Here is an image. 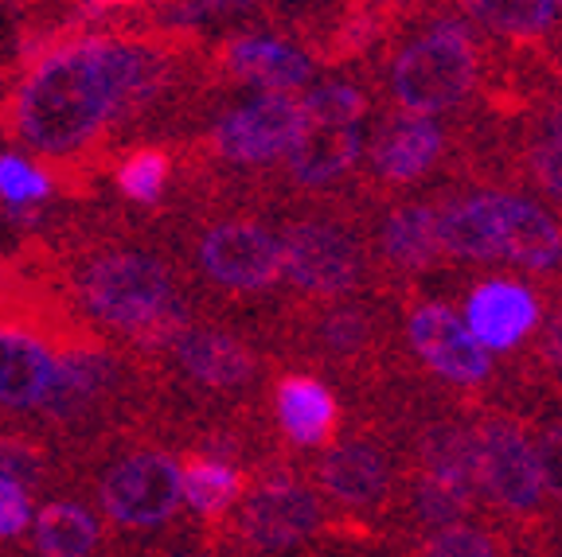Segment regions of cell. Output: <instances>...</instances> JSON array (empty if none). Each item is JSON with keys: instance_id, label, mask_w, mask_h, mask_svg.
Instances as JSON below:
<instances>
[{"instance_id": "cell-6", "label": "cell", "mask_w": 562, "mask_h": 557, "mask_svg": "<svg viewBox=\"0 0 562 557\" xmlns=\"http://www.w3.org/2000/svg\"><path fill=\"white\" fill-rule=\"evenodd\" d=\"M406 351L418 359L441 386L465 398H484L496 390V363L481 348L469 323L453 305L438 296H411L403 308Z\"/></svg>"}, {"instance_id": "cell-28", "label": "cell", "mask_w": 562, "mask_h": 557, "mask_svg": "<svg viewBox=\"0 0 562 557\" xmlns=\"http://www.w3.org/2000/svg\"><path fill=\"white\" fill-rule=\"evenodd\" d=\"M414 554L430 557H496V554H516V542L508 531H501L488 519H461V523H446L438 531L422 534L411 542Z\"/></svg>"}, {"instance_id": "cell-7", "label": "cell", "mask_w": 562, "mask_h": 557, "mask_svg": "<svg viewBox=\"0 0 562 557\" xmlns=\"http://www.w3.org/2000/svg\"><path fill=\"white\" fill-rule=\"evenodd\" d=\"M98 507L122 531H160L184 507V464L160 448H137L105 464Z\"/></svg>"}, {"instance_id": "cell-26", "label": "cell", "mask_w": 562, "mask_h": 557, "mask_svg": "<svg viewBox=\"0 0 562 557\" xmlns=\"http://www.w3.org/2000/svg\"><path fill=\"white\" fill-rule=\"evenodd\" d=\"M32 549L44 557H87L102 546V523L79 499H52L32 514Z\"/></svg>"}, {"instance_id": "cell-20", "label": "cell", "mask_w": 562, "mask_h": 557, "mask_svg": "<svg viewBox=\"0 0 562 557\" xmlns=\"http://www.w3.org/2000/svg\"><path fill=\"white\" fill-rule=\"evenodd\" d=\"M363 129L360 125H305L293 148L285 152V175L301 192H325L340 180L360 172L363 160Z\"/></svg>"}, {"instance_id": "cell-36", "label": "cell", "mask_w": 562, "mask_h": 557, "mask_svg": "<svg viewBox=\"0 0 562 557\" xmlns=\"http://www.w3.org/2000/svg\"><path fill=\"white\" fill-rule=\"evenodd\" d=\"M551 55H554V67H559V75H562V32H559V39H554Z\"/></svg>"}, {"instance_id": "cell-25", "label": "cell", "mask_w": 562, "mask_h": 557, "mask_svg": "<svg viewBox=\"0 0 562 557\" xmlns=\"http://www.w3.org/2000/svg\"><path fill=\"white\" fill-rule=\"evenodd\" d=\"M55 375V348L16 323H0V406L35 410Z\"/></svg>"}, {"instance_id": "cell-9", "label": "cell", "mask_w": 562, "mask_h": 557, "mask_svg": "<svg viewBox=\"0 0 562 557\" xmlns=\"http://www.w3.org/2000/svg\"><path fill=\"white\" fill-rule=\"evenodd\" d=\"M403 464L395 444H386L383 433H351L321 448L316 461V488L321 499L336 511L360 519V514H391L403 484Z\"/></svg>"}, {"instance_id": "cell-2", "label": "cell", "mask_w": 562, "mask_h": 557, "mask_svg": "<svg viewBox=\"0 0 562 557\" xmlns=\"http://www.w3.org/2000/svg\"><path fill=\"white\" fill-rule=\"evenodd\" d=\"M411 32L386 39L383 90L391 110L403 114H457L488 79L496 39L461 12H411Z\"/></svg>"}, {"instance_id": "cell-23", "label": "cell", "mask_w": 562, "mask_h": 557, "mask_svg": "<svg viewBox=\"0 0 562 557\" xmlns=\"http://www.w3.org/2000/svg\"><path fill=\"white\" fill-rule=\"evenodd\" d=\"M273 418H278L281 436L293 448H325L336 441L340 429V406L328 383L316 375H281L273 386Z\"/></svg>"}, {"instance_id": "cell-35", "label": "cell", "mask_w": 562, "mask_h": 557, "mask_svg": "<svg viewBox=\"0 0 562 557\" xmlns=\"http://www.w3.org/2000/svg\"><path fill=\"white\" fill-rule=\"evenodd\" d=\"M368 4H375V9H383L391 20H403V16H411L418 4H426V0H368Z\"/></svg>"}, {"instance_id": "cell-37", "label": "cell", "mask_w": 562, "mask_h": 557, "mask_svg": "<svg viewBox=\"0 0 562 557\" xmlns=\"http://www.w3.org/2000/svg\"><path fill=\"white\" fill-rule=\"evenodd\" d=\"M554 4H559V9H562V0H554Z\"/></svg>"}, {"instance_id": "cell-13", "label": "cell", "mask_w": 562, "mask_h": 557, "mask_svg": "<svg viewBox=\"0 0 562 557\" xmlns=\"http://www.w3.org/2000/svg\"><path fill=\"white\" fill-rule=\"evenodd\" d=\"M325 531V499L293 476H266L238 507V538L262 554L297 549Z\"/></svg>"}, {"instance_id": "cell-10", "label": "cell", "mask_w": 562, "mask_h": 557, "mask_svg": "<svg viewBox=\"0 0 562 557\" xmlns=\"http://www.w3.org/2000/svg\"><path fill=\"white\" fill-rule=\"evenodd\" d=\"M195 270L235 296H262L281 281V238L258 218H220L195 238Z\"/></svg>"}, {"instance_id": "cell-3", "label": "cell", "mask_w": 562, "mask_h": 557, "mask_svg": "<svg viewBox=\"0 0 562 557\" xmlns=\"http://www.w3.org/2000/svg\"><path fill=\"white\" fill-rule=\"evenodd\" d=\"M473 433L484 519L512 538H551L559 514L547 496L531 421L512 410H484L473 418Z\"/></svg>"}, {"instance_id": "cell-38", "label": "cell", "mask_w": 562, "mask_h": 557, "mask_svg": "<svg viewBox=\"0 0 562 557\" xmlns=\"http://www.w3.org/2000/svg\"><path fill=\"white\" fill-rule=\"evenodd\" d=\"M559 211H562V203H559Z\"/></svg>"}, {"instance_id": "cell-1", "label": "cell", "mask_w": 562, "mask_h": 557, "mask_svg": "<svg viewBox=\"0 0 562 557\" xmlns=\"http://www.w3.org/2000/svg\"><path fill=\"white\" fill-rule=\"evenodd\" d=\"M168 59L125 35H82L35 59L9 102V129L27 152L67 160L130 117L165 82Z\"/></svg>"}, {"instance_id": "cell-18", "label": "cell", "mask_w": 562, "mask_h": 557, "mask_svg": "<svg viewBox=\"0 0 562 557\" xmlns=\"http://www.w3.org/2000/svg\"><path fill=\"white\" fill-rule=\"evenodd\" d=\"M438 207V238L446 258L457 265H504L501 258V187L476 183L469 192L434 200Z\"/></svg>"}, {"instance_id": "cell-32", "label": "cell", "mask_w": 562, "mask_h": 557, "mask_svg": "<svg viewBox=\"0 0 562 557\" xmlns=\"http://www.w3.org/2000/svg\"><path fill=\"white\" fill-rule=\"evenodd\" d=\"M524 378H531L527 386L543 383H562V305L554 308V316H543L539 331L531 336V359L524 366Z\"/></svg>"}, {"instance_id": "cell-12", "label": "cell", "mask_w": 562, "mask_h": 557, "mask_svg": "<svg viewBox=\"0 0 562 557\" xmlns=\"http://www.w3.org/2000/svg\"><path fill=\"white\" fill-rule=\"evenodd\" d=\"M391 340V320L375 300H321L305 323V355L340 375H375Z\"/></svg>"}, {"instance_id": "cell-17", "label": "cell", "mask_w": 562, "mask_h": 557, "mask_svg": "<svg viewBox=\"0 0 562 557\" xmlns=\"http://www.w3.org/2000/svg\"><path fill=\"white\" fill-rule=\"evenodd\" d=\"M168 355L188 383L203 386L211 394H238L246 386H255L258 378V355L250 351V343L220 328L180 323L168 336Z\"/></svg>"}, {"instance_id": "cell-22", "label": "cell", "mask_w": 562, "mask_h": 557, "mask_svg": "<svg viewBox=\"0 0 562 557\" xmlns=\"http://www.w3.org/2000/svg\"><path fill=\"white\" fill-rule=\"evenodd\" d=\"M406 468L426 471L434 479H446L465 496L481 503V484H476V433L473 421L461 418H430L414 429L406 444ZM484 511V503H481Z\"/></svg>"}, {"instance_id": "cell-34", "label": "cell", "mask_w": 562, "mask_h": 557, "mask_svg": "<svg viewBox=\"0 0 562 557\" xmlns=\"http://www.w3.org/2000/svg\"><path fill=\"white\" fill-rule=\"evenodd\" d=\"M32 488L24 479L12 476L9 468H0V542H12L20 534H27L32 526Z\"/></svg>"}, {"instance_id": "cell-8", "label": "cell", "mask_w": 562, "mask_h": 557, "mask_svg": "<svg viewBox=\"0 0 562 557\" xmlns=\"http://www.w3.org/2000/svg\"><path fill=\"white\" fill-rule=\"evenodd\" d=\"M453 148V125H441L430 114L386 110L375 137L363 145L360 168L368 175V187H375L379 195H406L434 172L449 168V160H457Z\"/></svg>"}, {"instance_id": "cell-21", "label": "cell", "mask_w": 562, "mask_h": 557, "mask_svg": "<svg viewBox=\"0 0 562 557\" xmlns=\"http://www.w3.org/2000/svg\"><path fill=\"white\" fill-rule=\"evenodd\" d=\"M220 70L231 82L297 94L313 82V59L278 35H235L220 52Z\"/></svg>"}, {"instance_id": "cell-33", "label": "cell", "mask_w": 562, "mask_h": 557, "mask_svg": "<svg viewBox=\"0 0 562 557\" xmlns=\"http://www.w3.org/2000/svg\"><path fill=\"white\" fill-rule=\"evenodd\" d=\"M531 436H536L547 496H551V503H554V514H562V410L543 413V418L531 421Z\"/></svg>"}, {"instance_id": "cell-11", "label": "cell", "mask_w": 562, "mask_h": 557, "mask_svg": "<svg viewBox=\"0 0 562 557\" xmlns=\"http://www.w3.org/2000/svg\"><path fill=\"white\" fill-rule=\"evenodd\" d=\"M308 117L301 98L285 90H262L246 105H235L211 129V148L223 164L238 168H270L285 160L293 140L305 133Z\"/></svg>"}, {"instance_id": "cell-30", "label": "cell", "mask_w": 562, "mask_h": 557, "mask_svg": "<svg viewBox=\"0 0 562 557\" xmlns=\"http://www.w3.org/2000/svg\"><path fill=\"white\" fill-rule=\"evenodd\" d=\"M168 175H172V160L165 148H137L133 157L117 164V192L140 207H153L165 195Z\"/></svg>"}, {"instance_id": "cell-15", "label": "cell", "mask_w": 562, "mask_h": 557, "mask_svg": "<svg viewBox=\"0 0 562 557\" xmlns=\"http://www.w3.org/2000/svg\"><path fill=\"white\" fill-rule=\"evenodd\" d=\"M543 296L519 277L476 281V285H469L465 305H461V320L492 355L524 351L543 323Z\"/></svg>"}, {"instance_id": "cell-14", "label": "cell", "mask_w": 562, "mask_h": 557, "mask_svg": "<svg viewBox=\"0 0 562 557\" xmlns=\"http://www.w3.org/2000/svg\"><path fill=\"white\" fill-rule=\"evenodd\" d=\"M375 273L395 288H411L426 273H438L449 262L438 238V207L434 200H398L375 218L368 230Z\"/></svg>"}, {"instance_id": "cell-24", "label": "cell", "mask_w": 562, "mask_h": 557, "mask_svg": "<svg viewBox=\"0 0 562 557\" xmlns=\"http://www.w3.org/2000/svg\"><path fill=\"white\" fill-rule=\"evenodd\" d=\"M484 35L519 52H551L562 32V9L554 0H453Z\"/></svg>"}, {"instance_id": "cell-19", "label": "cell", "mask_w": 562, "mask_h": 557, "mask_svg": "<svg viewBox=\"0 0 562 557\" xmlns=\"http://www.w3.org/2000/svg\"><path fill=\"white\" fill-rule=\"evenodd\" d=\"M117 386V363L105 355V348H70L55 355V375L47 383L35 413L52 421L87 418L102 406Z\"/></svg>"}, {"instance_id": "cell-5", "label": "cell", "mask_w": 562, "mask_h": 557, "mask_svg": "<svg viewBox=\"0 0 562 557\" xmlns=\"http://www.w3.org/2000/svg\"><path fill=\"white\" fill-rule=\"evenodd\" d=\"M281 277L313 305L363 293L375 277L368 230L344 215L293 218L281 235Z\"/></svg>"}, {"instance_id": "cell-31", "label": "cell", "mask_w": 562, "mask_h": 557, "mask_svg": "<svg viewBox=\"0 0 562 557\" xmlns=\"http://www.w3.org/2000/svg\"><path fill=\"white\" fill-rule=\"evenodd\" d=\"M52 195V175L35 168L20 152H0V203L9 207H40Z\"/></svg>"}, {"instance_id": "cell-27", "label": "cell", "mask_w": 562, "mask_h": 557, "mask_svg": "<svg viewBox=\"0 0 562 557\" xmlns=\"http://www.w3.org/2000/svg\"><path fill=\"white\" fill-rule=\"evenodd\" d=\"M243 491H246V476L227 456L200 453L184 464V507L195 519H203V523H215V519L235 511Z\"/></svg>"}, {"instance_id": "cell-16", "label": "cell", "mask_w": 562, "mask_h": 557, "mask_svg": "<svg viewBox=\"0 0 562 557\" xmlns=\"http://www.w3.org/2000/svg\"><path fill=\"white\" fill-rule=\"evenodd\" d=\"M501 258L562 293V218L547 203L501 187Z\"/></svg>"}, {"instance_id": "cell-29", "label": "cell", "mask_w": 562, "mask_h": 557, "mask_svg": "<svg viewBox=\"0 0 562 557\" xmlns=\"http://www.w3.org/2000/svg\"><path fill=\"white\" fill-rule=\"evenodd\" d=\"M301 105L308 125H360L371 114V94L356 82H325L308 90Z\"/></svg>"}, {"instance_id": "cell-4", "label": "cell", "mask_w": 562, "mask_h": 557, "mask_svg": "<svg viewBox=\"0 0 562 557\" xmlns=\"http://www.w3.org/2000/svg\"><path fill=\"white\" fill-rule=\"evenodd\" d=\"M79 300L102 328L157 343L184 323V293L165 258L149 250H102L79 273Z\"/></svg>"}]
</instances>
